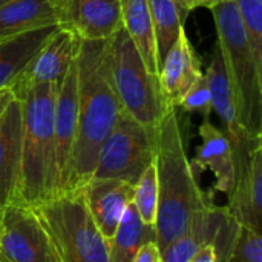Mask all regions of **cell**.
<instances>
[{"mask_svg":"<svg viewBox=\"0 0 262 262\" xmlns=\"http://www.w3.org/2000/svg\"><path fill=\"white\" fill-rule=\"evenodd\" d=\"M3 2H6V0H0V5H2V3H3Z\"/></svg>","mask_w":262,"mask_h":262,"instance_id":"obj_31","label":"cell"},{"mask_svg":"<svg viewBox=\"0 0 262 262\" xmlns=\"http://www.w3.org/2000/svg\"><path fill=\"white\" fill-rule=\"evenodd\" d=\"M57 89L58 84H40L20 98L23 104L21 157L15 201L31 207H37L54 196V114Z\"/></svg>","mask_w":262,"mask_h":262,"instance_id":"obj_3","label":"cell"},{"mask_svg":"<svg viewBox=\"0 0 262 262\" xmlns=\"http://www.w3.org/2000/svg\"><path fill=\"white\" fill-rule=\"evenodd\" d=\"M0 262H60L34 207L12 201L0 213Z\"/></svg>","mask_w":262,"mask_h":262,"instance_id":"obj_9","label":"cell"},{"mask_svg":"<svg viewBox=\"0 0 262 262\" xmlns=\"http://www.w3.org/2000/svg\"><path fill=\"white\" fill-rule=\"evenodd\" d=\"M77 58L58 84L54 114V146H55V189L54 196L64 187L68 166L77 130Z\"/></svg>","mask_w":262,"mask_h":262,"instance_id":"obj_11","label":"cell"},{"mask_svg":"<svg viewBox=\"0 0 262 262\" xmlns=\"http://www.w3.org/2000/svg\"><path fill=\"white\" fill-rule=\"evenodd\" d=\"M206 77H207L210 95H212V111L216 112L221 123L224 124L223 132L227 135L229 141H233L246 132L243 130L236 118V109H235L230 84L227 80L226 68H224L218 46H215L213 49V55L206 71Z\"/></svg>","mask_w":262,"mask_h":262,"instance_id":"obj_20","label":"cell"},{"mask_svg":"<svg viewBox=\"0 0 262 262\" xmlns=\"http://www.w3.org/2000/svg\"><path fill=\"white\" fill-rule=\"evenodd\" d=\"M58 25H46L0 40V89L9 86L29 64Z\"/></svg>","mask_w":262,"mask_h":262,"instance_id":"obj_18","label":"cell"},{"mask_svg":"<svg viewBox=\"0 0 262 262\" xmlns=\"http://www.w3.org/2000/svg\"><path fill=\"white\" fill-rule=\"evenodd\" d=\"M178 109L186 112H196L201 114L204 118H210L212 114V95L206 72L189 88V91L183 95Z\"/></svg>","mask_w":262,"mask_h":262,"instance_id":"obj_25","label":"cell"},{"mask_svg":"<svg viewBox=\"0 0 262 262\" xmlns=\"http://www.w3.org/2000/svg\"><path fill=\"white\" fill-rule=\"evenodd\" d=\"M120 0H69L68 20L61 28H69L83 41L111 38L120 28Z\"/></svg>","mask_w":262,"mask_h":262,"instance_id":"obj_15","label":"cell"},{"mask_svg":"<svg viewBox=\"0 0 262 262\" xmlns=\"http://www.w3.org/2000/svg\"><path fill=\"white\" fill-rule=\"evenodd\" d=\"M134 262H161L157 243H146L137 252Z\"/></svg>","mask_w":262,"mask_h":262,"instance_id":"obj_28","label":"cell"},{"mask_svg":"<svg viewBox=\"0 0 262 262\" xmlns=\"http://www.w3.org/2000/svg\"><path fill=\"white\" fill-rule=\"evenodd\" d=\"M120 3L123 28L130 37L135 49L138 51L150 74L158 80L160 64L157 58V46L149 0H120Z\"/></svg>","mask_w":262,"mask_h":262,"instance_id":"obj_19","label":"cell"},{"mask_svg":"<svg viewBox=\"0 0 262 262\" xmlns=\"http://www.w3.org/2000/svg\"><path fill=\"white\" fill-rule=\"evenodd\" d=\"M249 204L256 227L262 229V143L253 149L249 180Z\"/></svg>","mask_w":262,"mask_h":262,"instance_id":"obj_26","label":"cell"},{"mask_svg":"<svg viewBox=\"0 0 262 262\" xmlns=\"http://www.w3.org/2000/svg\"><path fill=\"white\" fill-rule=\"evenodd\" d=\"M238 232L239 221L227 206H216L212 201L193 216L177 239L160 252V258L161 262H189L203 246L210 244L216 247L220 262H229Z\"/></svg>","mask_w":262,"mask_h":262,"instance_id":"obj_8","label":"cell"},{"mask_svg":"<svg viewBox=\"0 0 262 262\" xmlns=\"http://www.w3.org/2000/svg\"><path fill=\"white\" fill-rule=\"evenodd\" d=\"M109 40L80 41L77 54V130L61 193L80 192L92 180L100 149L121 114L111 81Z\"/></svg>","mask_w":262,"mask_h":262,"instance_id":"obj_1","label":"cell"},{"mask_svg":"<svg viewBox=\"0 0 262 262\" xmlns=\"http://www.w3.org/2000/svg\"><path fill=\"white\" fill-rule=\"evenodd\" d=\"M155 167L158 209L155 220L157 247L163 252L177 239L193 216L212 203L200 187L186 152L178 107H164L155 127Z\"/></svg>","mask_w":262,"mask_h":262,"instance_id":"obj_2","label":"cell"},{"mask_svg":"<svg viewBox=\"0 0 262 262\" xmlns=\"http://www.w3.org/2000/svg\"><path fill=\"white\" fill-rule=\"evenodd\" d=\"M210 11L238 123L249 137L262 138V72L255 64L238 9L232 0H226Z\"/></svg>","mask_w":262,"mask_h":262,"instance_id":"obj_4","label":"cell"},{"mask_svg":"<svg viewBox=\"0 0 262 262\" xmlns=\"http://www.w3.org/2000/svg\"><path fill=\"white\" fill-rule=\"evenodd\" d=\"M238 9L256 68L262 72V0H232Z\"/></svg>","mask_w":262,"mask_h":262,"instance_id":"obj_23","label":"cell"},{"mask_svg":"<svg viewBox=\"0 0 262 262\" xmlns=\"http://www.w3.org/2000/svg\"><path fill=\"white\" fill-rule=\"evenodd\" d=\"M34 210L60 262H112L109 239L94 224L81 192L52 196Z\"/></svg>","mask_w":262,"mask_h":262,"instance_id":"obj_5","label":"cell"},{"mask_svg":"<svg viewBox=\"0 0 262 262\" xmlns=\"http://www.w3.org/2000/svg\"><path fill=\"white\" fill-rule=\"evenodd\" d=\"M80 38L69 28H58L41 49L34 55L25 71L9 84L17 98L40 84H60L74 63L80 48Z\"/></svg>","mask_w":262,"mask_h":262,"instance_id":"obj_10","label":"cell"},{"mask_svg":"<svg viewBox=\"0 0 262 262\" xmlns=\"http://www.w3.org/2000/svg\"><path fill=\"white\" fill-rule=\"evenodd\" d=\"M69 0H6L0 5V40L46 25L64 26Z\"/></svg>","mask_w":262,"mask_h":262,"instance_id":"obj_16","label":"cell"},{"mask_svg":"<svg viewBox=\"0 0 262 262\" xmlns=\"http://www.w3.org/2000/svg\"><path fill=\"white\" fill-rule=\"evenodd\" d=\"M203 74L201 61L183 26L160 64L158 91L163 107H178L183 95Z\"/></svg>","mask_w":262,"mask_h":262,"instance_id":"obj_12","label":"cell"},{"mask_svg":"<svg viewBox=\"0 0 262 262\" xmlns=\"http://www.w3.org/2000/svg\"><path fill=\"white\" fill-rule=\"evenodd\" d=\"M226 0H175L177 6L180 8L183 15H187L189 12H192L196 8H207L212 9L213 6L223 3Z\"/></svg>","mask_w":262,"mask_h":262,"instance_id":"obj_27","label":"cell"},{"mask_svg":"<svg viewBox=\"0 0 262 262\" xmlns=\"http://www.w3.org/2000/svg\"><path fill=\"white\" fill-rule=\"evenodd\" d=\"M109 72L121 111L140 124L155 129L164 109L158 80L144 64L123 26L109 40Z\"/></svg>","mask_w":262,"mask_h":262,"instance_id":"obj_6","label":"cell"},{"mask_svg":"<svg viewBox=\"0 0 262 262\" xmlns=\"http://www.w3.org/2000/svg\"><path fill=\"white\" fill-rule=\"evenodd\" d=\"M229 262H262V232L239 223V232Z\"/></svg>","mask_w":262,"mask_h":262,"instance_id":"obj_24","label":"cell"},{"mask_svg":"<svg viewBox=\"0 0 262 262\" xmlns=\"http://www.w3.org/2000/svg\"><path fill=\"white\" fill-rule=\"evenodd\" d=\"M189 262H220V256H218V250L215 246H203Z\"/></svg>","mask_w":262,"mask_h":262,"instance_id":"obj_29","label":"cell"},{"mask_svg":"<svg viewBox=\"0 0 262 262\" xmlns=\"http://www.w3.org/2000/svg\"><path fill=\"white\" fill-rule=\"evenodd\" d=\"M155 129L140 124L121 111L100 149L92 178H117L135 186L143 172L155 161Z\"/></svg>","mask_w":262,"mask_h":262,"instance_id":"obj_7","label":"cell"},{"mask_svg":"<svg viewBox=\"0 0 262 262\" xmlns=\"http://www.w3.org/2000/svg\"><path fill=\"white\" fill-rule=\"evenodd\" d=\"M201 144L192 161V167L210 170L216 181L213 190L229 195L233 186V152L227 135L216 127L210 118H204L198 127Z\"/></svg>","mask_w":262,"mask_h":262,"instance_id":"obj_17","label":"cell"},{"mask_svg":"<svg viewBox=\"0 0 262 262\" xmlns=\"http://www.w3.org/2000/svg\"><path fill=\"white\" fill-rule=\"evenodd\" d=\"M132 204L144 224H155L158 209V180L155 161L143 172V175L135 183Z\"/></svg>","mask_w":262,"mask_h":262,"instance_id":"obj_22","label":"cell"},{"mask_svg":"<svg viewBox=\"0 0 262 262\" xmlns=\"http://www.w3.org/2000/svg\"><path fill=\"white\" fill-rule=\"evenodd\" d=\"M15 98H17V97H15L14 91H12L9 86L0 89V117L3 115V112L6 111V107H8Z\"/></svg>","mask_w":262,"mask_h":262,"instance_id":"obj_30","label":"cell"},{"mask_svg":"<svg viewBox=\"0 0 262 262\" xmlns=\"http://www.w3.org/2000/svg\"><path fill=\"white\" fill-rule=\"evenodd\" d=\"M21 111L15 98L0 117V213L17 200L21 157Z\"/></svg>","mask_w":262,"mask_h":262,"instance_id":"obj_14","label":"cell"},{"mask_svg":"<svg viewBox=\"0 0 262 262\" xmlns=\"http://www.w3.org/2000/svg\"><path fill=\"white\" fill-rule=\"evenodd\" d=\"M80 192L94 224L111 239L134 200V184L117 178H92Z\"/></svg>","mask_w":262,"mask_h":262,"instance_id":"obj_13","label":"cell"},{"mask_svg":"<svg viewBox=\"0 0 262 262\" xmlns=\"http://www.w3.org/2000/svg\"><path fill=\"white\" fill-rule=\"evenodd\" d=\"M149 8L154 25L157 58L158 64H161L167 51L175 43L180 29L184 26V15L181 14L175 0H149Z\"/></svg>","mask_w":262,"mask_h":262,"instance_id":"obj_21","label":"cell"}]
</instances>
